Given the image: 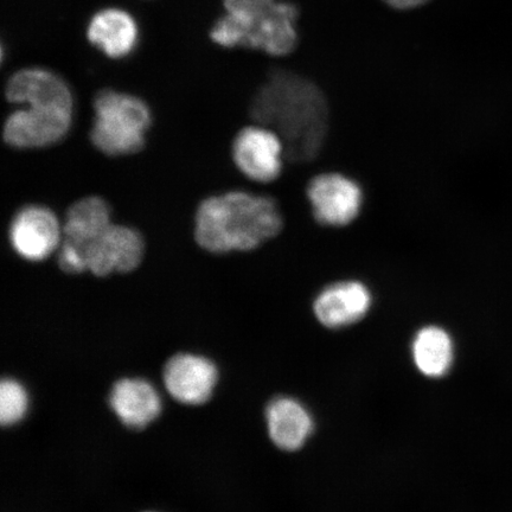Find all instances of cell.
Segmentation results:
<instances>
[{
  "label": "cell",
  "instance_id": "11",
  "mask_svg": "<svg viewBox=\"0 0 512 512\" xmlns=\"http://www.w3.org/2000/svg\"><path fill=\"white\" fill-rule=\"evenodd\" d=\"M373 296L366 284L358 280H341L326 286L313 304L320 324L341 329L360 322L367 315Z\"/></svg>",
  "mask_w": 512,
  "mask_h": 512
},
{
  "label": "cell",
  "instance_id": "20",
  "mask_svg": "<svg viewBox=\"0 0 512 512\" xmlns=\"http://www.w3.org/2000/svg\"><path fill=\"white\" fill-rule=\"evenodd\" d=\"M380 2H383V0H380Z\"/></svg>",
  "mask_w": 512,
  "mask_h": 512
},
{
  "label": "cell",
  "instance_id": "5",
  "mask_svg": "<svg viewBox=\"0 0 512 512\" xmlns=\"http://www.w3.org/2000/svg\"><path fill=\"white\" fill-rule=\"evenodd\" d=\"M111 224V207L102 198L86 197L73 204L62 227L63 239L57 253L61 270L68 274L86 272L83 254Z\"/></svg>",
  "mask_w": 512,
  "mask_h": 512
},
{
  "label": "cell",
  "instance_id": "10",
  "mask_svg": "<svg viewBox=\"0 0 512 512\" xmlns=\"http://www.w3.org/2000/svg\"><path fill=\"white\" fill-rule=\"evenodd\" d=\"M145 243L138 230L111 224L83 254L86 270L96 277L136 270L144 258Z\"/></svg>",
  "mask_w": 512,
  "mask_h": 512
},
{
  "label": "cell",
  "instance_id": "6",
  "mask_svg": "<svg viewBox=\"0 0 512 512\" xmlns=\"http://www.w3.org/2000/svg\"><path fill=\"white\" fill-rule=\"evenodd\" d=\"M72 108L28 106L9 115L5 143L15 149H41L61 142L73 123Z\"/></svg>",
  "mask_w": 512,
  "mask_h": 512
},
{
  "label": "cell",
  "instance_id": "9",
  "mask_svg": "<svg viewBox=\"0 0 512 512\" xmlns=\"http://www.w3.org/2000/svg\"><path fill=\"white\" fill-rule=\"evenodd\" d=\"M62 239L63 228L56 215L40 204L19 209L10 223L11 247L27 261L46 260L60 248Z\"/></svg>",
  "mask_w": 512,
  "mask_h": 512
},
{
  "label": "cell",
  "instance_id": "18",
  "mask_svg": "<svg viewBox=\"0 0 512 512\" xmlns=\"http://www.w3.org/2000/svg\"><path fill=\"white\" fill-rule=\"evenodd\" d=\"M28 409V395L22 384L15 380H3L0 384V422L14 425L21 420Z\"/></svg>",
  "mask_w": 512,
  "mask_h": 512
},
{
  "label": "cell",
  "instance_id": "8",
  "mask_svg": "<svg viewBox=\"0 0 512 512\" xmlns=\"http://www.w3.org/2000/svg\"><path fill=\"white\" fill-rule=\"evenodd\" d=\"M286 158L283 140L271 128H243L233 143V159L243 175L254 182L270 183L283 171Z\"/></svg>",
  "mask_w": 512,
  "mask_h": 512
},
{
  "label": "cell",
  "instance_id": "7",
  "mask_svg": "<svg viewBox=\"0 0 512 512\" xmlns=\"http://www.w3.org/2000/svg\"><path fill=\"white\" fill-rule=\"evenodd\" d=\"M307 198L313 215L328 227H344L354 222L363 207V190L354 179L325 172L311 179Z\"/></svg>",
  "mask_w": 512,
  "mask_h": 512
},
{
  "label": "cell",
  "instance_id": "3",
  "mask_svg": "<svg viewBox=\"0 0 512 512\" xmlns=\"http://www.w3.org/2000/svg\"><path fill=\"white\" fill-rule=\"evenodd\" d=\"M93 145L107 156L133 155L143 149L152 124L149 106L136 95L104 89L94 99Z\"/></svg>",
  "mask_w": 512,
  "mask_h": 512
},
{
  "label": "cell",
  "instance_id": "16",
  "mask_svg": "<svg viewBox=\"0 0 512 512\" xmlns=\"http://www.w3.org/2000/svg\"><path fill=\"white\" fill-rule=\"evenodd\" d=\"M111 407L127 427L144 428L160 413V399L149 382L124 379L114 384Z\"/></svg>",
  "mask_w": 512,
  "mask_h": 512
},
{
  "label": "cell",
  "instance_id": "4",
  "mask_svg": "<svg viewBox=\"0 0 512 512\" xmlns=\"http://www.w3.org/2000/svg\"><path fill=\"white\" fill-rule=\"evenodd\" d=\"M227 14L238 24L242 35L241 48L285 57L293 54L299 46L302 10L293 0H277L271 8L249 17Z\"/></svg>",
  "mask_w": 512,
  "mask_h": 512
},
{
  "label": "cell",
  "instance_id": "1",
  "mask_svg": "<svg viewBox=\"0 0 512 512\" xmlns=\"http://www.w3.org/2000/svg\"><path fill=\"white\" fill-rule=\"evenodd\" d=\"M251 117L283 140L286 158L309 163L323 149L329 131L328 100L317 83L291 70H274L252 100Z\"/></svg>",
  "mask_w": 512,
  "mask_h": 512
},
{
  "label": "cell",
  "instance_id": "13",
  "mask_svg": "<svg viewBox=\"0 0 512 512\" xmlns=\"http://www.w3.org/2000/svg\"><path fill=\"white\" fill-rule=\"evenodd\" d=\"M217 381V370L207 358L189 354L172 357L164 368L168 392L185 405L206 402Z\"/></svg>",
  "mask_w": 512,
  "mask_h": 512
},
{
  "label": "cell",
  "instance_id": "17",
  "mask_svg": "<svg viewBox=\"0 0 512 512\" xmlns=\"http://www.w3.org/2000/svg\"><path fill=\"white\" fill-rule=\"evenodd\" d=\"M416 367L428 377H443L451 369L454 358L453 341L439 326H425L413 341Z\"/></svg>",
  "mask_w": 512,
  "mask_h": 512
},
{
  "label": "cell",
  "instance_id": "15",
  "mask_svg": "<svg viewBox=\"0 0 512 512\" xmlns=\"http://www.w3.org/2000/svg\"><path fill=\"white\" fill-rule=\"evenodd\" d=\"M266 416L270 437L281 450H299L312 434V416L297 400L290 398L273 400L267 407Z\"/></svg>",
  "mask_w": 512,
  "mask_h": 512
},
{
  "label": "cell",
  "instance_id": "14",
  "mask_svg": "<svg viewBox=\"0 0 512 512\" xmlns=\"http://www.w3.org/2000/svg\"><path fill=\"white\" fill-rule=\"evenodd\" d=\"M87 38L93 47L110 59H125L138 46V23L124 9H102L88 22Z\"/></svg>",
  "mask_w": 512,
  "mask_h": 512
},
{
  "label": "cell",
  "instance_id": "2",
  "mask_svg": "<svg viewBox=\"0 0 512 512\" xmlns=\"http://www.w3.org/2000/svg\"><path fill=\"white\" fill-rule=\"evenodd\" d=\"M284 222L272 198L230 191L197 209L195 239L210 253L253 251L278 236Z\"/></svg>",
  "mask_w": 512,
  "mask_h": 512
},
{
  "label": "cell",
  "instance_id": "12",
  "mask_svg": "<svg viewBox=\"0 0 512 512\" xmlns=\"http://www.w3.org/2000/svg\"><path fill=\"white\" fill-rule=\"evenodd\" d=\"M5 96L11 104L74 110L73 94L67 82L46 68L18 70L6 83Z\"/></svg>",
  "mask_w": 512,
  "mask_h": 512
},
{
  "label": "cell",
  "instance_id": "19",
  "mask_svg": "<svg viewBox=\"0 0 512 512\" xmlns=\"http://www.w3.org/2000/svg\"><path fill=\"white\" fill-rule=\"evenodd\" d=\"M277 0H223L224 9L230 14L252 16L272 6Z\"/></svg>",
  "mask_w": 512,
  "mask_h": 512
}]
</instances>
